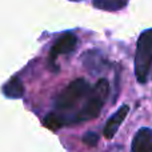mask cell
Returning <instances> with one entry per match:
<instances>
[{"instance_id":"obj_1","label":"cell","mask_w":152,"mask_h":152,"mask_svg":"<svg viewBox=\"0 0 152 152\" xmlns=\"http://www.w3.org/2000/svg\"><path fill=\"white\" fill-rule=\"evenodd\" d=\"M108 94H110V84L107 79H99L88 94L81 110L76 113L75 121H88L96 119L100 115V111H102Z\"/></svg>"},{"instance_id":"obj_2","label":"cell","mask_w":152,"mask_h":152,"mask_svg":"<svg viewBox=\"0 0 152 152\" xmlns=\"http://www.w3.org/2000/svg\"><path fill=\"white\" fill-rule=\"evenodd\" d=\"M89 92H91V87L87 83L86 79H81V77L75 79L74 81H71V83L56 96V99H55L56 112L64 115L66 112H68L72 108H75L76 104H77L83 97L88 96Z\"/></svg>"},{"instance_id":"obj_3","label":"cell","mask_w":152,"mask_h":152,"mask_svg":"<svg viewBox=\"0 0 152 152\" xmlns=\"http://www.w3.org/2000/svg\"><path fill=\"white\" fill-rule=\"evenodd\" d=\"M152 67V28L145 29L137 39L135 53V75L139 83H145Z\"/></svg>"},{"instance_id":"obj_4","label":"cell","mask_w":152,"mask_h":152,"mask_svg":"<svg viewBox=\"0 0 152 152\" xmlns=\"http://www.w3.org/2000/svg\"><path fill=\"white\" fill-rule=\"evenodd\" d=\"M76 45H77V37H76V35L74 32H64L55 42L52 48H51L50 59L53 61L58 56L71 53L76 48Z\"/></svg>"},{"instance_id":"obj_5","label":"cell","mask_w":152,"mask_h":152,"mask_svg":"<svg viewBox=\"0 0 152 152\" xmlns=\"http://www.w3.org/2000/svg\"><path fill=\"white\" fill-rule=\"evenodd\" d=\"M128 111H129V107L127 104H124L108 119L104 126V129H103V135H104L105 139H112V137L115 136L118 129L120 128L121 123H123L124 119L128 115Z\"/></svg>"},{"instance_id":"obj_6","label":"cell","mask_w":152,"mask_h":152,"mask_svg":"<svg viewBox=\"0 0 152 152\" xmlns=\"http://www.w3.org/2000/svg\"><path fill=\"white\" fill-rule=\"evenodd\" d=\"M131 152H152V129L143 127L135 134L131 144Z\"/></svg>"},{"instance_id":"obj_7","label":"cell","mask_w":152,"mask_h":152,"mask_svg":"<svg viewBox=\"0 0 152 152\" xmlns=\"http://www.w3.org/2000/svg\"><path fill=\"white\" fill-rule=\"evenodd\" d=\"M3 94L10 99H20L24 95V84L19 77H12L10 81L4 84Z\"/></svg>"},{"instance_id":"obj_8","label":"cell","mask_w":152,"mask_h":152,"mask_svg":"<svg viewBox=\"0 0 152 152\" xmlns=\"http://www.w3.org/2000/svg\"><path fill=\"white\" fill-rule=\"evenodd\" d=\"M127 4H128V0H92V5L95 8L102 11H107V12L120 11Z\"/></svg>"},{"instance_id":"obj_9","label":"cell","mask_w":152,"mask_h":152,"mask_svg":"<svg viewBox=\"0 0 152 152\" xmlns=\"http://www.w3.org/2000/svg\"><path fill=\"white\" fill-rule=\"evenodd\" d=\"M67 123H68L67 118L59 112H51L44 118V126L47 127V128L52 129V131H56V129H59L60 127L66 126Z\"/></svg>"},{"instance_id":"obj_10","label":"cell","mask_w":152,"mask_h":152,"mask_svg":"<svg viewBox=\"0 0 152 152\" xmlns=\"http://www.w3.org/2000/svg\"><path fill=\"white\" fill-rule=\"evenodd\" d=\"M97 142H99V136H97L95 132H92V131H88L83 136V143H86V144L89 145V147H94V145H96Z\"/></svg>"},{"instance_id":"obj_11","label":"cell","mask_w":152,"mask_h":152,"mask_svg":"<svg viewBox=\"0 0 152 152\" xmlns=\"http://www.w3.org/2000/svg\"><path fill=\"white\" fill-rule=\"evenodd\" d=\"M69 1H81V0H69Z\"/></svg>"}]
</instances>
